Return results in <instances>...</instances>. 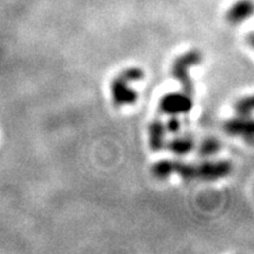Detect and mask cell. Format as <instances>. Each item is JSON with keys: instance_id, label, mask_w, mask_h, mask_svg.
<instances>
[{"instance_id": "8992f818", "label": "cell", "mask_w": 254, "mask_h": 254, "mask_svg": "<svg viewBox=\"0 0 254 254\" xmlns=\"http://www.w3.org/2000/svg\"><path fill=\"white\" fill-rule=\"evenodd\" d=\"M253 4L251 0H239L231 6L226 13V19L231 24L237 25L245 21L252 15Z\"/></svg>"}, {"instance_id": "277c9868", "label": "cell", "mask_w": 254, "mask_h": 254, "mask_svg": "<svg viewBox=\"0 0 254 254\" xmlns=\"http://www.w3.org/2000/svg\"><path fill=\"white\" fill-rule=\"evenodd\" d=\"M224 131L228 135L240 136L246 142L252 144L254 134L253 120L251 117H234V118L228 119L227 122H225Z\"/></svg>"}, {"instance_id": "5b68a950", "label": "cell", "mask_w": 254, "mask_h": 254, "mask_svg": "<svg viewBox=\"0 0 254 254\" xmlns=\"http://www.w3.org/2000/svg\"><path fill=\"white\" fill-rule=\"evenodd\" d=\"M198 167V179L205 182H214L220 178L227 177L232 172V164L227 160L205 161L196 165Z\"/></svg>"}, {"instance_id": "ba28073f", "label": "cell", "mask_w": 254, "mask_h": 254, "mask_svg": "<svg viewBox=\"0 0 254 254\" xmlns=\"http://www.w3.org/2000/svg\"><path fill=\"white\" fill-rule=\"evenodd\" d=\"M194 147V140L190 135H180L173 138L167 144V148L176 155H185Z\"/></svg>"}, {"instance_id": "30bf717a", "label": "cell", "mask_w": 254, "mask_h": 254, "mask_svg": "<svg viewBox=\"0 0 254 254\" xmlns=\"http://www.w3.org/2000/svg\"><path fill=\"white\" fill-rule=\"evenodd\" d=\"M221 144L218 139L215 138H207L201 142L199 146V153L202 157H211L220 151Z\"/></svg>"}, {"instance_id": "8fae6325", "label": "cell", "mask_w": 254, "mask_h": 254, "mask_svg": "<svg viewBox=\"0 0 254 254\" xmlns=\"http://www.w3.org/2000/svg\"><path fill=\"white\" fill-rule=\"evenodd\" d=\"M234 111L238 116L251 117L253 111V99L252 97H244L234 104Z\"/></svg>"}, {"instance_id": "3957f363", "label": "cell", "mask_w": 254, "mask_h": 254, "mask_svg": "<svg viewBox=\"0 0 254 254\" xmlns=\"http://www.w3.org/2000/svg\"><path fill=\"white\" fill-rule=\"evenodd\" d=\"M129 81L118 74L111 82V95L114 104L118 106L133 105L138 100V92L129 87Z\"/></svg>"}, {"instance_id": "9c48e42d", "label": "cell", "mask_w": 254, "mask_h": 254, "mask_svg": "<svg viewBox=\"0 0 254 254\" xmlns=\"http://www.w3.org/2000/svg\"><path fill=\"white\" fill-rule=\"evenodd\" d=\"M152 173L154 174V177H157L158 179H166L173 174V161L172 160H160L157 164L153 165L152 167Z\"/></svg>"}, {"instance_id": "7c38bea8", "label": "cell", "mask_w": 254, "mask_h": 254, "mask_svg": "<svg viewBox=\"0 0 254 254\" xmlns=\"http://www.w3.org/2000/svg\"><path fill=\"white\" fill-rule=\"evenodd\" d=\"M119 75L120 77H123L124 79H126L127 81L134 82V81L141 80V79L144 78V72L138 67H129V68L124 69L123 72H120Z\"/></svg>"}, {"instance_id": "4fadbf2b", "label": "cell", "mask_w": 254, "mask_h": 254, "mask_svg": "<svg viewBox=\"0 0 254 254\" xmlns=\"http://www.w3.org/2000/svg\"><path fill=\"white\" fill-rule=\"evenodd\" d=\"M165 128H166V132L177 134L182 128V122L177 118V116H171V118H168L166 124H165Z\"/></svg>"}, {"instance_id": "52a82bcc", "label": "cell", "mask_w": 254, "mask_h": 254, "mask_svg": "<svg viewBox=\"0 0 254 254\" xmlns=\"http://www.w3.org/2000/svg\"><path fill=\"white\" fill-rule=\"evenodd\" d=\"M166 128H165V124L160 119L152 120L148 125V141H150V147L152 151L159 152L163 150L166 145Z\"/></svg>"}, {"instance_id": "6da1fadb", "label": "cell", "mask_w": 254, "mask_h": 254, "mask_svg": "<svg viewBox=\"0 0 254 254\" xmlns=\"http://www.w3.org/2000/svg\"><path fill=\"white\" fill-rule=\"evenodd\" d=\"M202 62V55L198 50H190L177 57L172 65V75L180 82L183 91L187 94L194 93V85L190 77V69Z\"/></svg>"}, {"instance_id": "7a4b0ae2", "label": "cell", "mask_w": 254, "mask_h": 254, "mask_svg": "<svg viewBox=\"0 0 254 254\" xmlns=\"http://www.w3.org/2000/svg\"><path fill=\"white\" fill-rule=\"evenodd\" d=\"M159 109L168 116L189 113L193 109L192 95L186 92H172L165 94L159 101Z\"/></svg>"}]
</instances>
